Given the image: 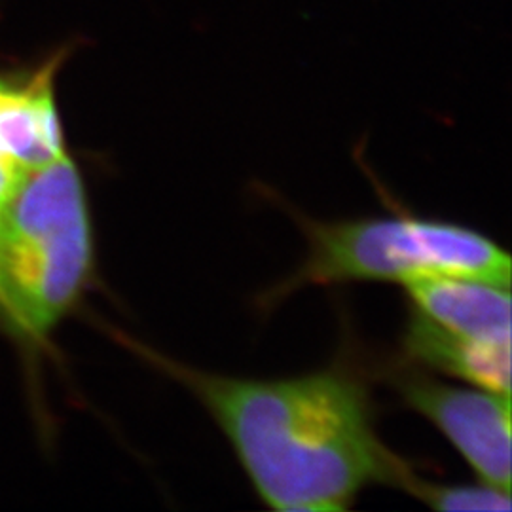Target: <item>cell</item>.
Listing matches in <instances>:
<instances>
[{
	"instance_id": "6da1fadb",
	"label": "cell",
	"mask_w": 512,
	"mask_h": 512,
	"mask_svg": "<svg viewBox=\"0 0 512 512\" xmlns=\"http://www.w3.org/2000/svg\"><path fill=\"white\" fill-rule=\"evenodd\" d=\"M230 442L275 511H346L370 486L404 490L416 469L385 446L365 376L346 361L291 378H238L141 348Z\"/></svg>"
},
{
	"instance_id": "52a82bcc",
	"label": "cell",
	"mask_w": 512,
	"mask_h": 512,
	"mask_svg": "<svg viewBox=\"0 0 512 512\" xmlns=\"http://www.w3.org/2000/svg\"><path fill=\"white\" fill-rule=\"evenodd\" d=\"M404 492L420 499L437 511H511V494L480 482L478 486L469 484H439L423 476L410 478Z\"/></svg>"
},
{
	"instance_id": "7a4b0ae2",
	"label": "cell",
	"mask_w": 512,
	"mask_h": 512,
	"mask_svg": "<svg viewBox=\"0 0 512 512\" xmlns=\"http://www.w3.org/2000/svg\"><path fill=\"white\" fill-rule=\"evenodd\" d=\"M93 272L90 205L69 154L25 175L0 217V315L40 340L71 311Z\"/></svg>"
},
{
	"instance_id": "3957f363",
	"label": "cell",
	"mask_w": 512,
	"mask_h": 512,
	"mask_svg": "<svg viewBox=\"0 0 512 512\" xmlns=\"http://www.w3.org/2000/svg\"><path fill=\"white\" fill-rule=\"evenodd\" d=\"M306 238L293 274L262 294L270 308L308 287L399 283L420 275L476 277L511 287V256L494 239L448 220L412 215L317 220L289 207Z\"/></svg>"
},
{
	"instance_id": "277c9868",
	"label": "cell",
	"mask_w": 512,
	"mask_h": 512,
	"mask_svg": "<svg viewBox=\"0 0 512 512\" xmlns=\"http://www.w3.org/2000/svg\"><path fill=\"white\" fill-rule=\"evenodd\" d=\"M385 376L410 410L450 440L480 482L511 494V395L446 384L403 359Z\"/></svg>"
},
{
	"instance_id": "8992f818",
	"label": "cell",
	"mask_w": 512,
	"mask_h": 512,
	"mask_svg": "<svg viewBox=\"0 0 512 512\" xmlns=\"http://www.w3.org/2000/svg\"><path fill=\"white\" fill-rule=\"evenodd\" d=\"M401 351L406 363L454 376L465 384L511 395V346L463 338L408 310Z\"/></svg>"
},
{
	"instance_id": "5b68a950",
	"label": "cell",
	"mask_w": 512,
	"mask_h": 512,
	"mask_svg": "<svg viewBox=\"0 0 512 512\" xmlns=\"http://www.w3.org/2000/svg\"><path fill=\"white\" fill-rule=\"evenodd\" d=\"M410 310L440 329L511 346V287L461 275L429 274L403 283Z\"/></svg>"
}]
</instances>
